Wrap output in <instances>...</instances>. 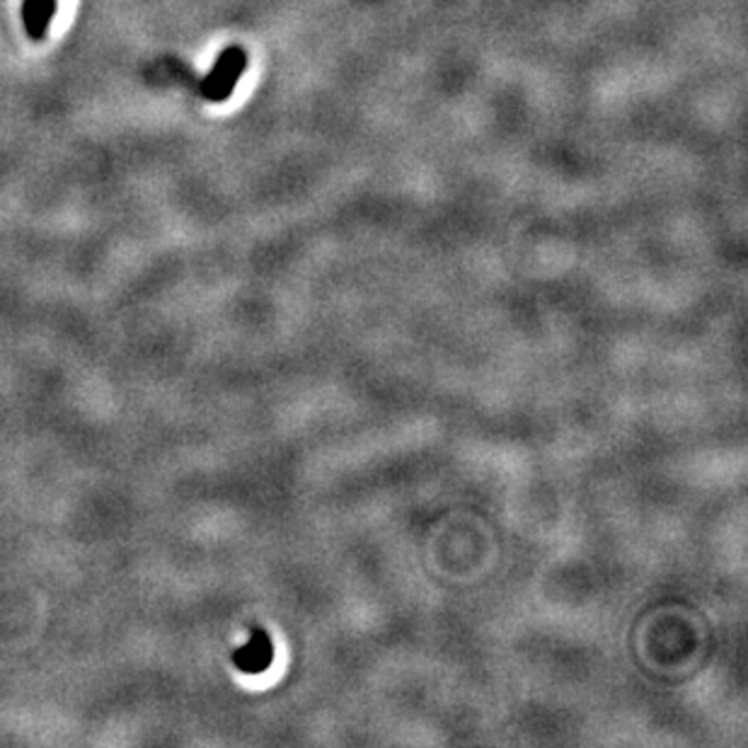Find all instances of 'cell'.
Segmentation results:
<instances>
[{"label":"cell","instance_id":"cell-1","mask_svg":"<svg viewBox=\"0 0 748 748\" xmlns=\"http://www.w3.org/2000/svg\"><path fill=\"white\" fill-rule=\"evenodd\" d=\"M245 69H247L245 51L240 47H228L216 59L212 73L202 81V98H206L208 102H226L233 95L235 83L240 81Z\"/></svg>","mask_w":748,"mask_h":748},{"label":"cell","instance_id":"cell-2","mask_svg":"<svg viewBox=\"0 0 748 748\" xmlns=\"http://www.w3.org/2000/svg\"><path fill=\"white\" fill-rule=\"evenodd\" d=\"M274 662V645L265 629H253V635L245 642L243 647L233 652V664L238 666L240 674L259 676L265 674Z\"/></svg>","mask_w":748,"mask_h":748},{"label":"cell","instance_id":"cell-3","mask_svg":"<svg viewBox=\"0 0 748 748\" xmlns=\"http://www.w3.org/2000/svg\"><path fill=\"white\" fill-rule=\"evenodd\" d=\"M59 0H22V28L32 42H42L57 18Z\"/></svg>","mask_w":748,"mask_h":748}]
</instances>
